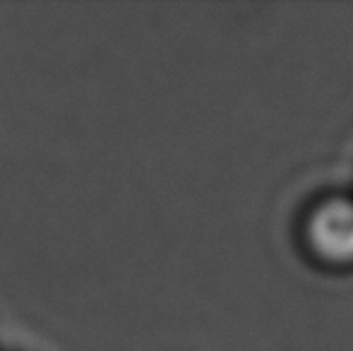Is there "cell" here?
<instances>
[{
	"instance_id": "6da1fadb",
	"label": "cell",
	"mask_w": 353,
	"mask_h": 351,
	"mask_svg": "<svg viewBox=\"0 0 353 351\" xmlns=\"http://www.w3.org/2000/svg\"><path fill=\"white\" fill-rule=\"evenodd\" d=\"M305 239L312 255L327 265H353V200L330 197L310 212Z\"/></svg>"
}]
</instances>
